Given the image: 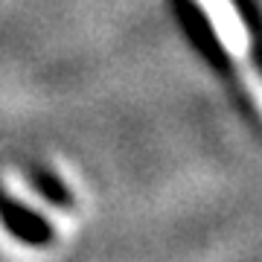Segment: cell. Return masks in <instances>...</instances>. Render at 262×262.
<instances>
[{
	"instance_id": "3",
	"label": "cell",
	"mask_w": 262,
	"mask_h": 262,
	"mask_svg": "<svg viewBox=\"0 0 262 262\" xmlns=\"http://www.w3.org/2000/svg\"><path fill=\"white\" fill-rule=\"evenodd\" d=\"M27 178H29V184H32V189H35L41 198H47L50 204L61 207V210L73 207V192L67 189V184L58 178L53 169H47V166H27Z\"/></svg>"
},
{
	"instance_id": "4",
	"label": "cell",
	"mask_w": 262,
	"mask_h": 262,
	"mask_svg": "<svg viewBox=\"0 0 262 262\" xmlns=\"http://www.w3.org/2000/svg\"><path fill=\"white\" fill-rule=\"evenodd\" d=\"M236 6H239V12H242L245 20H248V29L256 35V3H253V0H236Z\"/></svg>"
},
{
	"instance_id": "1",
	"label": "cell",
	"mask_w": 262,
	"mask_h": 262,
	"mask_svg": "<svg viewBox=\"0 0 262 262\" xmlns=\"http://www.w3.org/2000/svg\"><path fill=\"white\" fill-rule=\"evenodd\" d=\"M172 9H175V15H178V24H181V29L187 32L189 44H192V47L201 53V58H204L207 64L227 82V88L233 91L236 105L242 108V114L248 117V122L256 125L253 105L245 99L242 84H239V79H236L233 58H230V53L225 50L222 38H219V32H215V27H213V20L207 18V12L198 6V0H172Z\"/></svg>"
},
{
	"instance_id": "2",
	"label": "cell",
	"mask_w": 262,
	"mask_h": 262,
	"mask_svg": "<svg viewBox=\"0 0 262 262\" xmlns=\"http://www.w3.org/2000/svg\"><path fill=\"white\" fill-rule=\"evenodd\" d=\"M0 225L6 227V233L29 248H47L56 242V227L35 210L20 204L18 198H12L6 189H0Z\"/></svg>"
}]
</instances>
